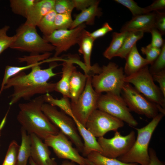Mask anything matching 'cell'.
Wrapping results in <instances>:
<instances>
[{
	"mask_svg": "<svg viewBox=\"0 0 165 165\" xmlns=\"http://www.w3.org/2000/svg\"><path fill=\"white\" fill-rule=\"evenodd\" d=\"M37 65L28 74L19 72L9 79L3 90L13 87L9 105L11 106L21 99L28 100L37 94H45L55 91L56 83L48 82L51 78L57 75L53 69L58 66L56 62L51 63L48 68L42 69Z\"/></svg>",
	"mask_w": 165,
	"mask_h": 165,
	"instance_id": "obj_1",
	"label": "cell"
},
{
	"mask_svg": "<svg viewBox=\"0 0 165 165\" xmlns=\"http://www.w3.org/2000/svg\"><path fill=\"white\" fill-rule=\"evenodd\" d=\"M45 102L43 95L28 102L20 103L17 116L18 122L28 134H34L43 140L60 131L42 111V107Z\"/></svg>",
	"mask_w": 165,
	"mask_h": 165,
	"instance_id": "obj_2",
	"label": "cell"
},
{
	"mask_svg": "<svg viewBox=\"0 0 165 165\" xmlns=\"http://www.w3.org/2000/svg\"><path fill=\"white\" fill-rule=\"evenodd\" d=\"M164 115L159 113L145 126L140 128H135L138 135L133 145L127 153L117 159L124 163L148 165L149 142L153 133Z\"/></svg>",
	"mask_w": 165,
	"mask_h": 165,
	"instance_id": "obj_3",
	"label": "cell"
},
{
	"mask_svg": "<svg viewBox=\"0 0 165 165\" xmlns=\"http://www.w3.org/2000/svg\"><path fill=\"white\" fill-rule=\"evenodd\" d=\"M14 35V40L10 47L12 49L32 54L50 53L55 50L52 45L38 34L36 27L23 24L17 29Z\"/></svg>",
	"mask_w": 165,
	"mask_h": 165,
	"instance_id": "obj_4",
	"label": "cell"
},
{
	"mask_svg": "<svg viewBox=\"0 0 165 165\" xmlns=\"http://www.w3.org/2000/svg\"><path fill=\"white\" fill-rule=\"evenodd\" d=\"M123 68L116 64L110 62L101 67L100 72L91 77L92 85L95 91L99 94L109 93L120 95L125 83Z\"/></svg>",
	"mask_w": 165,
	"mask_h": 165,
	"instance_id": "obj_5",
	"label": "cell"
},
{
	"mask_svg": "<svg viewBox=\"0 0 165 165\" xmlns=\"http://www.w3.org/2000/svg\"><path fill=\"white\" fill-rule=\"evenodd\" d=\"M42 110L50 122L56 126L73 143L79 152L82 153L83 143L72 118L56 107L45 102Z\"/></svg>",
	"mask_w": 165,
	"mask_h": 165,
	"instance_id": "obj_6",
	"label": "cell"
},
{
	"mask_svg": "<svg viewBox=\"0 0 165 165\" xmlns=\"http://www.w3.org/2000/svg\"><path fill=\"white\" fill-rule=\"evenodd\" d=\"M124 81L132 84L148 100L165 109V97L155 83L148 65L132 75L126 76Z\"/></svg>",
	"mask_w": 165,
	"mask_h": 165,
	"instance_id": "obj_7",
	"label": "cell"
},
{
	"mask_svg": "<svg viewBox=\"0 0 165 165\" xmlns=\"http://www.w3.org/2000/svg\"><path fill=\"white\" fill-rule=\"evenodd\" d=\"M122 97L130 111L152 119L165 109L148 100L130 83L125 82L122 89Z\"/></svg>",
	"mask_w": 165,
	"mask_h": 165,
	"instance_id": "obj_8",
	"label": "cell"
},
{
	"mask_svg": "<svg viewBox=\"0 0 165 165\" xmlns=\"http://www.w3.org/2000/svg\"><path fill=\"white\" fill-rule=\"evenodd\" d=\"M87 76L86 86L82 93L76 101L70 102L73 115L72 118H75L85 127L90 116L97 109L98 101L102 94L96 92L92 87V76Z\"/></svg>",
	"mask_w": 165,
	"mask_h": 165,
	"instance_id": "obj_9",
	"label": "cell"
},
{
	"mask_svg": "<svg viewBox=\"0 0 165 165\" xmlns=\"http://www.w3.org/2000/svg\"><path fill=\"white\" fill-rule=\"evenodd\" d=\"M97 108L131 127H135L138 125L137 121L120 95L109 93L101 94L98 101Z\"/></svg>",
	"mask_w": 165,
	"mask_h": 165,
	"instance_id": "obj_10",
	"label": "cell"
},
{
	"mask_svg": "<svg viewBox=\"0 0 165 165\" xmlns=\"http://www.w3.org/2000/svg\"><path fill=\"white\" fill-rule=\"evenodd\" d=\"M110 138L103 137L97 140L101 146L103 156L110 158L117 159L127 153L131 148L136 140L135 133L131 131L126 136L122 135L118 130Z\"/></svg>",
	"mask_w": 165,
	"mask_h": 165,
	"instance_id": "obj_11",
	"label": "cell"
},
{
	"mask_svg": "<svg viewBox=\"0 0 165 165\" xmlns=\"http://www.w3.org/2000/svg\"><path fill=\"white\" fill-rule=\"evenodd\" d=\"M44 140L59 158L71 161L79 165H86L85 158L80 155L78 150L72 146L71 141L61 131L57 134L47 136Z\"/></svg>",
	"mask_w": 165,
	"mask_h": 165,
	"instance_id": "obj_12",
	"label": "cell"
},
{
	"mask_svg": "<svg viewBox=\"0 0 165 165\" xmlns=\"http://www.w3.org/2000/svg\"><path fill=\"white\" fill-rule=\"evenodd\" d=\"M124 125L123 121L97 109L88 118L85 127L95 137L99 138L109 131H116Z\"/></svg>",
	"mask_w": 165,
	"mask_h": 165,
	"instance_id": "obj_13",
	"label": "cell"
},
{
	"mask_svg": "<svg viewBox=\"0 0 165 165\" xmlns=\"http://www.w3.org/2000/svg\"><path fill=\"white\" fill-rule=\"evenodd\" d=\"M86 27L85 24H83L73 29L56 30L43 38L55 47L54 57H57L78 43L80 34Z\"/></svg>",
	"mask_w": 165,
	"mask_h": 165,
	"instance_id": "obj_14",
	"label": "cell"
},
{
	"mask_svg": "<svg viewBox=\"0 0 165 165\" xmlns=\"http://www.w3.org/2000/svg\"><path fill=\"white\" fill-rule=\"evenodd\" d=\"M31 140V157L38 165H57L50 157L48 146L41 138L34 134H30Z\"/></svg>",
	"mask_w": 165,
	"mask_h": 165,
	"instance_id": "obj_15",
	"label": "cell"
},
{
	"mask_svg": "<svg viewBox=\"0 0 165 165\" xmlns=\"http://www.w3.org/2000/svg\"><path fill=\"white\" fill-rule=\"evenodd\" d=\"M156 11L133 17L122 27L120 32L139 31L144 33L150 32L156 28Z\"/></svg>",
	"mask_w": 165,
	"mask_h": 165,
	"instance_id": "obj_16",
	"label": "cell"
},
{
	"mask_svg": "<svg viewBox=\"0 0 165 165\" xmlns=\"http://www.w3.org/2000/svg\"><path fill=\"white\" fill-rule=\"evenodd\" d=\"M55 0H38L29 11L25 25L36 27L42 18L54 9Z\"/></svg>",
	"mask_w": 165,
	"mask_h": 165,
	"instance_id": "obj_17",
	"label": "cell"
},
{
	"mask_svg": "<svg viewBox=\"0 0 165 165\" xmlns=\"http://www.w3.org/2000/svg\"><path fill=\"white\" fill-rule=\"evenodd\" d=\"M94 40L90 35V32L85 29L81 32L78 42L79 45L78 51L83 56L87 72L91 73L94 71V66L91 65V54Z\"/></svg>",
	"mask_w": 165,
	"mask_h": 165,
	"instance_id": "obj_18",
	"label": "cell"
},
{
	"mask_svg": "<svg viewBox=\"0 0 165 165\" xmlns=\"http://www.w3.org/2000/svg\"><path fill=\"white\" fill-rule=\"evenodd\" d=\"M72 59L65 60L62 64V75L61 79L56 83L55 91L61 93L63 97L70 98L69 83L71 75L76 70Z\"/></svg>",
	"mask_w": 165,
	"mask_h": 165,
	"instance_id": "obj_19",
	"label": "cell"
},
{
	"mask_svg": "<svg viewBox=\"0 0 165 165\" xmlns=\"http://www.w3.org/2000/svg\"><path fill=\"white\" fill-rule=\"evenodd\" d=\"M124 72L126 76L132 75L150 64L149 62L139 53L135 44L127 56Z\"/></svg>",
	"mask_w": 165,
	"mask_h": 165,
	"instance_id": "obj_20",
	"label": "cell"
},
{
	"mask_svg": "<svg viewBox=\"0 0 165 165\" xmlns=\"http://www.w3.org/2000/svg\"><path fill=\"white\" fill-rule=\"evenodd\" d=\"M77 127L78 131L83 139V148L82 154L86 157L91 152L96 151L101 153L102 149L96 137L84 126L74 118H72Z\"/></svg>",
	"mask_w": 165,
	"mask_h": 165,
	"instance_id": "obj_21",
	"label": "cell"
},
{
	"mask_svg": "<svg viewBox=\"0 0 165 165\" xmlns=\"http://www.w3.org/2000/svg\"><path fill=\"white\" fill-rule=\"evenodd\" d=\"M100 0H96L88 8L82 11L73 20L70 29H74L79 25L85 23L87 24L91 25L94 23L96 16L100 17L102 14L100 9L98 7Z\"/></svg>",
	"mask_w": 165,
	"mask_h": 165,
	"instance_id": "obj_22",
	"label": "cell"
},
{
	"mask_svg": "<svg viewBox=\"0 0 165 165\" xmlns=\"http://www.w3.org/2000/svg\"><path fill=\"white\" fill-rule=\"evenodd\" d=\"M87 76L75 70L72 73L69 83L70 98L71 102L77 101L85 88Z\"/></svg>",
	"mask_w": 165,
	"mask_h": 165,
	"instance_id": "obj_23",
	"label": "cell"
},
{
	"mask_svg": "<svg viewBox=\"0 0 165 165\" xmlns=\"http://www.w3.org/2000/svg\"><path fill=\"white\" fill-rule=\"evenodd\" d=\"M20 133L21 141L18 152L17 165H27L31 154L30 136L22 127Z\"/></svg>",
	"mask_w": 165,
	"mask_h": 165,
	"instance_id": "obj_24",
	"label": "cell"
},
{
	"mask_svg": "<svg viewBox=\"0 0 165 165\" xmlns=\"http://www.w3.org/2000/svg\"><path fill=\"white\" fill-rule=\"evenodd\" d=\"M144 33L141 31H136L128 32L120 49L115 57L126 59L128 53L138 40L143 36Z\"/></svg>",
	"mask_w": 165,
	"mask_h": 165,
	"instance_id": "obj_25",
	"label": "cell"
},
{
	"mask_svg": "<svg viewBox=\"0 0 165 165\" xmlns=\"http://www.w3.org/2000/svg\"><path fill=\"white\" fill-rule=\"evenodd\" d=\"M128 32H114L112 34V39L108 47L103 53L106 58L111 60L115 55L121 47L124 40Z\"/></svg>",
	"mask_w": 165,
	"mask_h": 165,
	"instance_id": "obj_26",
	"label": "cell"
},
{
	"mask_svg": "<svg viewBox=\"0 0 165 165\" xmlns=\"http://www.w3.org/2000/svg\"><path fill=\"white\" fill-rule=\"evenodd\" d=\"M53 59H47L39 62H37L32 64H27L25 66L22 67H17L7 65L5 68L4 77L2 80L1 89L0 90V95L3 90V88L8 80L11 77L17 73L23 72V71L32 68L37 65H40L42 64L47 62H53Z\"/></svg>",
	"mask_w": 165,
	"mask_h": 165,
	"instance_id": "obj_27",
	"label": "cell"
},
{
	"mask_svg": "<svg viewBox=\"0 0 165 165\" xmlns=\"http://www.w3.org/2000/svg\"><path fill=\"white\" fill-rule=\"evenodd\" d=\"M86 158L95 165H138L137 163H126L117 159L108 158L96 151L91 152Z\"/></svg>",
	"mask_w": 165,
	"mask_h": 165,
	"instance_id": "obj_28",
	"label": "cell"
},
{
	"mask_svg": "<svg viewBox=\"0 0 165 165\" xmlns=\"http://www.w3.org/2000/svg\"><path fill=\"white\" fill-rule=\"evenodd\" d=\"M38 0H10V7L14 14L27 18L28 13Z\"/></svg>",
	"mask_w": 165,
	"mask_h": 165,
	"instance_id": "obj_29",
	"label": "cell"
},
{
	"mask_svg": "<svg viewBox=\"0 0 165 165\" xmlns=\"http://www.w3.org/2000/svg\"><path fill=\"white\" fill-rule=\"evenodd\" d=\"M57 14L54 9L52 10L42 18L37 25L43 36H48L56 30L55 20Z\"/></svg>",
	"mask_w": 165,
	"mask_h": 165,
	"instance_id": "obj_30",
	"label": "cell"
},
{
	"mask_svg": "<svg viewBox=\"0 0 165 165\" xmlns=\"http://www.w3.org/2000/svg\"><path fill=\"white\" fill-rule=\"evenodd\" d=\"M43 97L45 103L59 107L61 111L71 117L73 116L68 98L63 97L60 99H55L50 93L43 95Z\"/></svg>",
	"mask_w": 165,
	"mask_h": 165,
	"instance_id": "obj_31",
	"label": "cell"
},
{
	"mask_svg": "<svg viewBox=\"0 0 165 165\" xmlns=\"http://www.w3.org/2000/svg\"><path fill=\"white\" fill-rule=\"evenodd\" d=\"M19 146L15 140L10 142L2 165H17Z\"/></svg>",
	"mask_w": 165,
	"mask_h": 165,
	"instance_id": "obj_32",
	"label": "cell"
},
{
	"mask_svg": "<svg viewBox=\"0 0 165 165\" xmlns=\"http://www.w3.org/2000/svg\"><path fill=\"white\" fill-rule=\"evenodd\" d=\"M114 1L129 9L133 15V17L150 13L146 7H140L136 2L133 0H115Z\"/></svg>",
	"mask_w": 165,
	"mask_h": 165,
	"instance_id": "obj_33",
	"label": "cell"
},
{
	"mask_svg": "<svg viewBox=\"0 0 165 165\" xmlns=\"http://www.w3.org/2000/svg\"><path fill=\"white\" fill-rule=\"evenodd\" d=\"M73 22L71 14H57L55 20V29H70Z\"/></svg>",
	"mask_w": 165,
	"mask_h": 165,
	"instance_id": "obj_34",
	"label": "cell"
},
{
	"mask_svg": "<svg viewBox=\"0 0 165 165\" xmlns=\"http://www.w3.org/2000/svg\"><path fill=\"white\" fill-rule=\"evenodd\" d=\"M165 43L161 48L160 53L151 65L149 71L152 75L165 70Z\"/></svg>",
	"mask_w": 165,
	"mask_h": 165,
	"instance_id": "obj_35",
	"label": "cell"
},
{
	"mask_svg": "<svg viewBox=\"0 0 165 165\" xmlns=\"http://www.w3.org/2000/svg\"><path fill=\"white\" fill-rule=\"evenodd\" d=\"M74 8L72 2L70 0H55L54 9L57 14L71 13Z\"/></svg>",
	"mask_w": 165,
	"mask_h": 165,
	"instance_id": "obj_36",
	"label": "cell"
},
{
	"mask_svg": "<svg viewBox=\"0 0 165 165\" xmlns=\"http://www.w3.org/2000/svg\"><path fill=\"white\" fill-rule=\"evenodd\" d=\"M9 28L8 25H6L0 29V55L10 47L13 43L14 36H9L7 35V32Z\"/></svg>",
	"mask_w": 165,
	"mask_h": 165,
	"instance_id": "obj_37",
	"label": "cell"
},
{
	"mask_svg": "<svg viewBox=\"0 0 165 165\" xmlns=\"http://www.w3.org/2000/svg\"><path fill=\"white\" fill-rule=\"evenodd\" d=\"M141 51L143 54L145 55V59L151 65L160 54L161 48L154 47L149 44L146 47H141Z\"/></svg>",
	"mask_w": 165,
	"mask_h": 165,
	"instance_id": "obj_38",
	"label": "cell"
},
{
	"mask_svg": "<svg viewBox=\"0 0 165 165\" xmlns=\"http://www.w3.org/2000/svg\"><path fill=\"white\" fill-rule=\"evenodd\" d=\"M51 54V53H47L41 55L31 54L29 56L19 58L18 60L20 62H26L27 64H29L48 59Z\"/></svg>",
	"mask_w": 165,
	"mask_h": 165,
	"instance_id": "obj_39",
	"label": "cell"
},
{
	"mask_svg": "<svg viewBox=\"0 0 165 165\" xmlns=\"http://www.w3.org/2000/svg\"><path fill=\"white\" fill-rule=\"evenodd\" d=\"M150 32L152 35V41L150 45L156 48H161L165 43V41L162 38V35L156 28L152 29Z\"/></svg>",
	"mask_w": 165,
	"mask_h": 165,
	"instance_id": "obj_40",
	"label": "cell"
},
{
	"mask_svg": "<svg viewBox=\"0 0 165 165\" xmlns=\"http://www.w3.org/2000/svg\"><path fill=\"white\" fill-rule=\"evenodd\" d=\"M155 26L162 35L165 34V13L156 11Z\"/></svg>",
	"mask_w": 165,
	"mask_h": 165,
	"instance_id": "obj_41",
	"label": "cell"
},
{
	"mask_svg": "<svg viewBox=\"0 0 165 165\" xmlns=\"http://www.w3.org/2000/svg\"><path fill=\"white\" fill-rule=\"evenodd\" d=\"M112 28L107 22L104 23L101 28L90 32V35L95 40L96 39L103 37L110 31H112Z\"/></svg>",
	"mask_w": 165,
	"mask_h": 165,
	"instance_id": "obj_42",
	"label": "cell"
},
{
	"mask_svg": "<svg viewBox=\"0 0 165 165\" xmlns=\"http://www.w3.org/2000/svg\"><path fill=\"white\" fill-rule=\"evenodd\" d=\"M152 75L154 80L159 83V88L165 97V70Z\"/></svg>",
	"mask_w": 165,
	"mask_h": 165,
	"instance_id": "obj_43",
	"label": "cell"
},
{
	"mask_svg": "<svg viewBox=\"0 0 165 165\" xmlns=\"http://www.w3.org/2000/svg\"><path fill=\"white\" fill-rule=\"evenodd\" d=\"M74 8L81 11L88 8L96 0H72Z\"/></svg>",
	"mask_w": 165,
	"mask_h": 165,
	"instance_id": "obj_44",
	"label": "cell"
},
{
	"mask_svg": "<svg viewBox=\"0 0 165 165\" xmlns=\"http://www.w3.org/2000/svg\"><path fill=\"white\" fill-rule=\"evenodd\" d=\"M148 154L149 157L148 165H165L164 162L159 159L154 149L152 148H149Z\"/></svg>",
	"mask_w": 165,
	"mask_h": 165,
	"instance_id": "obj_45",
	"label": "cell"
},
{
	"mask_svg": "<svg viewBox=\"0 0 165 165\" xmlns=\"http://www.w3.org/2000/svg\"><path fill=\"white\" fill-rule=\"evenodd\" d=\"M145 7L150 12L152 11H159L164 9L165 8V0H156L150 6Z\"/></svg>",
	"mask_w": 165,
	"mask_h": 165,
	"instance_id": "obj_46",
	"label": "cell"
},
{
	"mask_svg": "<svg viewBox=\"0 0 165 165\" xmlns=\"http://www.w3.org/2000/svg\"><path fill=\"white\" fill-rule=\"evenodd\" d=\"M61 165H76V164L71 161L65 160L62 162Z\"/></svg>",
	"mask_w": 165,
	"mask_h": 165,
	"instance_id": "obj_47",
	"label": "cell"
},
{
	"mask_svg": "<svg viewBox=\"0 0 165 165\" xmlns=\"http://www.w3.org/2000/svg\"><path fill=\"white\" fill-rule=\"evenodd\" d=\"M29 163L30 165H38L33 160L32 158L30 157L29 158Z\"/></svg>",
	"mask_w": 165,
	"mask_h": 165,
	"instance_id": "obj_48",
	"label": "cell"
},
{
	"mask_svg": "<svg viewBox=\"0 0 165 165\" xmlns=\"http://www.w3.org/2000/svg\"><path fill=\"white\" fill-rule=\"evenodd\" d=\"M85 160L86 165H95L89 160L86 158H85Z\"/></svg>",
	"mask_w": 165,
	"mask_h": 165,
	"instance_id": "obj_49",
	"label": "cell"
},
{
	"mask_svg": "<svg viewBox=\"0 0 165 165\" xmlns=\"http://www.w3.org/2000/svg\"><path fill=\"white\" fill-rule=\"evenodd\" d=\"M1 124H0V130H1Z\"/></svg>",
	"mask_w": 165,
	"mask_h": 165,
	"instance_id": "obj_50",
	"label": "cell"
},
{
	"mask_svg": "<svg viewBox=\"0 0 165 165\" xmlns=\"http://www.w3.org/2000/svg\"></svg>",
	"mask_w": 165,
	"mask_h": 165,
	"instance_id": "obj_51",
	"label": "cell"
}]
</instances>
